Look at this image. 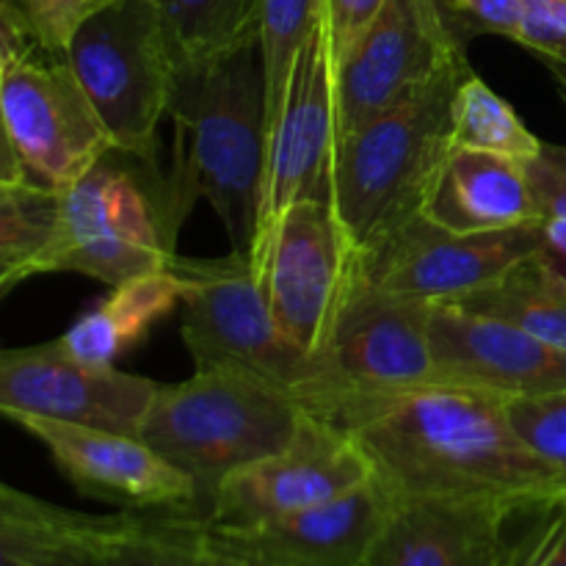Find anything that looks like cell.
Here are the masks:
<instances>
[{
	"mask_svg": "<svg viewBox=\"0 0 566 566\" xmlns=\"http://www.w3.org/2000/svg\"><path fill=\"white\" fill-rule=\"evenodd\" d=\"M254 276L282 335L324 357L357 282V252L329 199H307L287 210Z\"/></svg>",
	"mask_w": 566,
	"mask_h": 566,
	"instance_id": "cell-11",
	"label": "cell"
},
{
	"mask_svg": "<svg viewBox=\"0 0 566 566\" xmlns=\"http://www.w3.org/2000/svg\"><path fill=\"white\" fill-rule=\"evenodd\" d=\"M180 280L171 269L149 271L111 287L108 296L75 321L61 346L94 365H114L149 335L158 321L180 307Z\"/></svg>",
	"mask_w": 566,
	"mask_h": 566,
	"instance_id": "cell-21",
	"label": "cell"
},
{
	"mask_svg": "<svg viewBox=\"0 0 566 566\" xmlns=\"http://www.w3.org/2000/svg\"><path fill=\"white\" fill-rule=\"evenodd\" d=\"M0 566H103L88 514L70 512L3 484Z\"/></svg>",
	"mask_w": 566,
	"mask_h": 566,
	"instance_id": "cell-22",
	"label": "cell"
},
{
	"mask_svg": "<svg viewBox=\"0 0 566 566\" xmlns=\"http://www.w3.org/2000/svg\"><path fill=\"white\" fill-rule=\"evenodd\" d=\"M9 420L48 448L55 468L81 495L127 512H191L202 501L197 481L142 437L39 415H11Z\"/></svg>",
	"mask_w": 566,
	"mask_h": 566,
	"instance_id": "cell-16",
	"label": "cell"
},
{
	"mask_svg": "<svg viewBox=\"0 0 566 566\" xmlns=\"http://www.w3.org/2000/svg\"><path fill=\"white\" fill-rule=\"evenodd\" d=\"M169 269L180 280V335L193 368L252 374L296 398L304 412L335 423L354 390L329 359L302 352L282 335L247 254L230 252L219 260L177 254Z\"/></svg>",
	"mask_w": 566,
	"mask_h": 566,
	"instance_id": "cell-4",
	"label": "cell"
},
{
	"mask_svg": "<svg viewBox=\"0 0 566 566\" xmlns=\"http://www.w3.org/2000/svg\"><path fill=\"white\" fill-rule=\"evenodd\" d=\"M426 219L462 235L539 224L528 164L506 155L453 147L423 210Z\"/></svg>",
	"mask_w": 566,
	"mask_h": 566,
	"instance_id": "cell-20",
	"label": "cell"
},
{
	"mask_svg": "<svg viewBox=\"0 0 566 566\" xmlns=\"http://www.w3.org/2000/svg\"><path fill=\"white\" fill-rule=\"evenodd\" d=\"M451 144L506 155L523 164H531L545 147V142L520 119L514 105L503 99L490 83L481 81L473 70L462 77L453 94Z\"/></svg>",
	"mask_w": 566,
	"mask_h": 566,
	"instance_id": "cell-27",
	"label": "cell"
},
{
	"mask_svg": "<svg viewBox=\"0 0 566 566\" xmlns=\"http://www.w3.org/2000/svg\"><path fill=\"white\" fill-rule=\"evenodd\" d=\"M468 59L385 114L337 138L332 208L354 252L363 254L423 216L451 155V105Z\"/></svg>",
	"mask_w": 566,
	"mask_h": 566,
	"instance_id": "cell-3",
	"label": "cell"
},
{
	"mask_svg": "<svg viewBox=\"0 0 566 566\" xmlns=\"http://www.w3.org/2000/svg\"><path fill=\"white\" fill-rule=\"evenodd\" d=\"M429 335L440 381L484 387L509 398L566 392V348L520 326L437 304L429 313Z\"/></svg>",
	"mask_w": 566,
	"mask_h": 566,
	"instance_id": "cell-18",
	"label": "cell"
},
{
	"mask_svg": "<svg viewBox=\"0 0 566 566\" xmlns=\"http://www.w3.org/2000/svg\"><path fill=\"white\" fill-rule=\"evenodd\" d=\"M133 160L114 149L81 180L61 188L48 274L72 271L114 287L169 269L177 241L166 224V177L149 182L155 169L133 171Z\"/></svg>",
	"mask_w": 566,
	"mask_h": 566,
	"instance_id": "cell-9",
	"label": "cell"
},
{
	"mask_svg": "<svg viewBox=\"0 0 566 566\" xmlns=\"http://www.w3.org/2000/svg\"><path fill=\"white\" fill-rule=\"evenodd\" d=\"M566 517V490L392 501L365 566H531Z\"/></svg>",
	"mask_w": 566,
	"mask_h": 566,
	"instance_id": "cell-7",
	"label": "cell"
},
{
	"mask_svg": "<svg viewBox=\"0 0 566 566\" xmlns=\"http://www.w3.org/2000/svg\"><path fill=\"white\" fill-rule=\"evenodd\" d=\"M558 94H562V99L566 103V77L558 75Z\"/></svg>",
	"mask_w": 566,
	"mask_h": 566,
	"instance_id": "cell-37",
	"label": "cell"
},
{
	"mask_svg": "<svg viewBox=\"0 0 566 566\" xmlns=\"http://www.w3.org/2000/svg\"><path fill=\"white\" fill-rule=\"evenodd\" d=\"M536 252H542L539 224L462 235L418 216L357 254V265L370 285L437 307L492 285Z\"/></svg>",
	"mask_w": 566,
	"mask_h": 566,
	"instance_id": "cell-13",
	"label": "cell"
},
{
	"mask_svg": "<svg viewBox=\"0 0 566 566\" xmlns=\"http://www.w3.org/2000/svg\"><path fill=\"white\" fill-rule=\"evenodd\" d=\"M528 175L539 199L542 254L566 274V147L545 144Z\"/></svg>",
	"mask_w": 566,
	"mask_h": 566,
	"instance_id": "cell-29",
	"label": "cell"
},
{
	"mask_svg": "<svg viewBox=\"0 0 566 566\" xmlns=\"http://www.w3.org/2000/svg\"><path fill=\"white\" fill-rule=\"evenodd\" d=\"M374 475V462L352 431L307 412L291 446L216 486L205 517L219 528H252L346 495Z\"/></svg>",
	"mask_w": 566,
	"mask_h": 566,
	"instance_id": "cell-12",
	"label": "cell"
},
{
	"mask_svg": "<svg viewBox=\"0 0 566 566\" xmlns=\"http://www.w3.org/2000/svg\"><path fill=\"white\" fill-rule=\"evenodd\" d=\"M392 501L390 486L374 475L346 495L252 528H219L205 520L221 539L271 566H365Z\"/></svg>",
	"mask_w": 566,
	"mask_h": 566,
	"instance_id": "cell-19",
	"label": "cell"
},
{
	"mask_svg": "<svg viewBox=\"0 0 566 566\" xmlns=\"http://www.w3.org/2000/svg\"><path fill=\"white\" fill-rule=\"evenodd\" d=\"M437 0H387L337 64L340 136L464 61Z\"/></svg>",
	"mask_w": 566,
	"mask_h": 566,
	"instance_id": "cell-14",
	"label": "cell"
},
{
	"mask_svg": "<svg viewBox=\"0 0 566 566\" xmlns=\"http://www.w3.org/2000/svg\"><path fill=\"white\" fill-rule=\"evenodd\" d=\"M453 36L468 48L481 33H495L517 42L523 6L520 0H437Z\"/></svg>",
	"mask_w": 566,
	"mask_h": 566,
	"instance_id": "cell-31",
	"label": "cell"
},
{
	"mask_svg": "<svg viewBox=\"0 0 566 566\" xmlns=\"http://www.w3.org/2000/svg\"><path fill=\"white\" fill-rule=\"evenodd\" d=\"M531 566H534V564H531Z\"/></svg>",
	"mask_w": 566,
	"mask_h": 566,
	"instance_id": "cell-38",
	"label": "cell"
},
{
	"mask_svg": "<svg viewBox=\"0 0 566 566\" xmlns=\"http://www.w3.org/2000/svg\"><path fill=\"white\" fill-rule=\"evenodd\" d=\"M169 119L175 125L166 177L171 238L177 241L197 199H205L224 224L230 252L249 258L269 144L260 42L205 64L177 66Z\"/></svg>",
	"mask_w": 566,
	"mask_h": 566,
	"instance_id": "cell-2",
	"label": "cell"
},
{
	"mask_svg": "<svg viewBox=\"0 0 566 566\" xmlns=\"http://www.w3.org/2000/svg\"><path fill=\"white\" fill-rule=\"evenodd\" d=\"M199 514H88V531L103 566H213L202 539Z\"/></svg>",
	"mask_w": 566,
	"mask_h": 566,
	"instance_id": "cell-25",
	"label": "cell"
},
{
	"mask_svg": "<svg viewBox=\"0 0 566 566\" xmlns=\"http://www.w3.org/2000/svg\"><path fill=\"white\" fill-rule=\"evenodd\" d=\"M340 138L337 55L329 17L315 25L298 53L287 92L269 127L254 241L249 263L258 274L287 210L307 199L332 202V169Z\"/></svg>",
	"mask_w": 566,
	"mask_h": 566,
	"instance_id": "cell-10",
	"label": "cell"
},
{
	"mask_svg": "<svg viewBox=\"0 0 566 566\" xmlns=\"http://www.w3.org/2000/svg\"><path fill=\"white\" fill-rule=\"evenodd\" d=\"M534 566H566V517L562 528L556 531V536L551 539V545L542 551V556L536 558Z\"/></svg>",
	"mask_w": 566,
	"mask_h": 566,
	"instance_id": "cell-36",
	"label": "cell"
},
{
	"mask_svg": "<svg viewBox=\"0 0 566 566\" xmlns=\"http://www.w3.org/2000/svg\"><path fill=\"white\" fill-rule=\"evenodd\" d=\"M453 307L506 321L551 346L566 348V274L542 252L520 260L492 285L470 293Z\"/></svg>",
	"mask_w": 566,
	"mask_h": 566,
	"instance_id": "cell-23",
	"label": "cell"
},
{
	"mask_svg": "<svg viewBox=\"0 0 566 566\" xmlns=\"http://www.w3.org/2000/svg\"><path fill=\"white\" fill-rule=\"evenodd\" d=\"M509 415L525 446L566 484V392L509 398Z\"/></svg>",
	"mask_w": 566,
	"mask_h": 566,
	"instance_id": "cell-30",
	"label": "cell"
},
{
	"mask_svg": "<svg viewBox=\"0 0 566 566\" xmlns=\"http://www.w3.org/2000/svg\"><path fill=\"white\" fill-rule=\"evenodd\" d=\"M0 177L66 188L114 153L66 55L44 48L11 0L0 6Z\"/></svg>",
	"mask_w": 566,
	"mask_h": 566,
	"instance_id": "cell-5",
	"label": "cell"
},
{
	"mask_svg": "<svg viewBox=\"0 0 566 566\" xmlns=\"http://www.w3.org/2000/svg\"><path fill=\"white\" fill-rule=\"evenodd\" d=\"M197 525H199V539H202L205 551H208L213 566H271V564L260 562V558L249 556V553L238 551V547L230 545V542L221 539V536L208 525L205 514H199Z\"/></svg>",
	"mask_w": 566,
	"mask_h": 566,
	"instance_id": "cell-35",
	"label": "cell"
},
{
	"mask_svg": "<svg viewBox=\"0 0 566 566\" xmlns=\"http://www.w3.org/2000/svg\"><path fill=\"white\" fill-rule=\"evenodd\" d=\"M304 415L296 398L258 376L210 368L160 385L138 437L186 470L210 501L227 475L291 446Z\"/></svg>",
	"mask_w": 566,
	"mask_h": 566,
	"instance_id": "cell-6",
	"label": "cell"
},
{
	"mask_svg": "<svg viewBox=\"0 0 566 566\" xmlns=\"http://www.w3.org/2000/svg\"><path fill=\"white\" fill-rule=\"evenodd\" d=\"M326 14V0H260V61L265 77V127H271L298 53Z\"/></svg>",
	"mask_w": 566,
	"mask_h": 566,
	"instance_id": "cell-28",
	"label": "cell"
},
{
	"mask_svg": "<svg viewBox=\"0 0 566 566\" xmlns=\"http://www.w3.org/2000/svg\"><path fill=\"white\" fill-rule=\"evenodd\" d=\"M61 188L31 175L0 177V293L48 274L59 232Z\"/></svg>",
	"mask_w": 566,
	"mask_h": 566,
	"instance_id": "cell-24",
	"label": "cell"
},
{
	"mask_svg": "<svg viewBox=\"0 0 566 566\" xmlns=\"http://www.w3.org/2000/svg\"><path fill=\"white\" fill-rule=\"evenodd\" d=\"M160 381L125 374L116 365L75 357L61 340L6 348L0 357V412L39 415L92 429L142 434Z\"/></svg>",
	"mask_w": 566,
	"mask_h": 566,
	"instance_id": "cell-15",
	"label": "cell"
},
{
	"mask_svg": "<svg viewBox=\"0 0 566 566\" xmlns=\"http://www.w3.org/2000/svg\"><path fill=\"white\" fill-rule=\"evenodd\" d=\"M335 426L352 431L396 497L566 490L520 437L509 396L457 381L352 392Z\"/></svg>",
	"mask_w": 566,
	"mask_h": 566,
	"instance_id": "cell-1",
	"label": "cell"
},
{
	"mask_svg": "<svg viewBox=\"0 0 566 566\" xmlns=\"http://www.w3.org/2000/svg\"><path fill=\"white\" fill-rule=\"evenodd\" d=\"M66 61L114 138V149L158 171L160 122L169 116L177 81L158 3L111 0L77 28Z\"/></svg>",
	"mask_w": 566,
	"mask_h": 566,
	"instance_id": "cell-8",
	"label": "cell"
},
{
	"mask_svg": "<svg viewBox=\"0 0 566 566\" xmlns=\"http://www.w3.org/2000/svg\"><path fill=\"white\" fill-rule=\"evenodd\" d=\"M11 3L20 9L44 48L66 55L77 28L105 9L111 0H11Z\"/></svg>",
	"mask_w": 566,
	"mask_h": 566,
	"instance_id": "cell-32",
	"label": "cell"
},
{
	"mask_svg": "<svg viewBox=\"0 0 566 566\" xmlns=\"http://www.w3.org/2000/svg\"><path fill=\"white\" fill-rule=\"evenodd\" d=\"M385 3L387 0H326V17H329L337 64L357 44V39L368 31V25L376 20Z\"/></svg>",
	"mask_w": 566,
	"mask_h": 566,
	"instance_id": "cell-34",
	"label": "cell"
},
{
	"mask_svg": "<svg viewBox=\"0 0 566 566\" xmlns=\"http://www.w3.org/2000/svg\"><path fill=\"white\" fill-rule=\"evenodd\" d=\"M177 66L221 59L260 42V0H155Z\"/></svg>",
	"mask_w": 566,
	"mask_h": 566,
	"instance_id": "cell-26",
	"label": "cell"
},
{
	"mask_svg": "<svg viewBox=\"0 0 566 566\" xmlns=\"http://www.w3.org/2000/svg\"><path fill=\"white\" fill-rule=\"evenodd\" d=\"M517 44L556 64H566V0H520Z\"/></svg>",
	"mask_w": 566,
	"mask_h": 566,
	"instance_id": "cell-33",
	"label": "cell"
},
{
	"mask_svg": "<svg viewBox=\"0 0 566 566\" xmlns=\"http://www.w3.org/2000/svg\"><path fill=\"white\" fill-rule=\"evenodd\" d=\"M431 304L370 285L357 265V282L337 321L332 368L354 392H392L440 381L429 335Z\"/></svg>",
	"mask_w": 566,
	"mask_h": 566,
	"instance_id": "cell-17",
	"label": "cell"
}]
</instances>
